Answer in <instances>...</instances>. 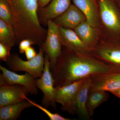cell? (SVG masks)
Here are the masks:
<instances>
[{
  "mask_svg": "<svg viewBox=\"0 0 120 120\" xmlns=\"http://www.w3.org/2000/svg\"><path fill=\"white\" fill-rule=\"evenodd\" d=\"M65 47L51 70L55 87L68 85L94 74L116 72L90 53H82Z\"/></svg>",
  "mask_w": 120,
  "mask_h": 120,
  "instance_id": "obj_1",
  "label": "cell"
},
{
  "mask_svg": "<svg viewBox=\"0 0 120 120\" xmlns=\"http://www.w3.org/2000/svg\"><path fill=\"white\" fill-rule=\"evenodd\" d=\"M13 17V27L16 42L25 39L42 46L47 32L41 26L38 16V0H7Z\"/></svg>",
  "mask_w": 120,
  "mask_h": 120,
  "instance_id": "obj_2",
  "label": "cell"
},
{
  "mask_svg": "<svg viewBox=\"0 0 120 120\" xmlns=\"http://www.w3.org/2000/svg\"><path fill=\"white\" fill-rule=\"evenodd\" d=\"M41 47L34 58L31 60H23L18 54L11 55L6 63L9 68L14 71H25L29 73L35 79L41 77L44 70L45 57Z\"/></svg>",
  "mask_w": 120,
  "mask_h": 120,
  "instance_id": "obj_3",
  "label": "cell"
},
{
  "mask_svg": "<svg viewBox=\"0 0 120 120\" xmlns=\"http://www.w3.org/2000/svg\"><path fill=\"white\" fill-rule=\"evenodd\" d=\"M48 30L46 38L41 48L49 59L52 70L56 64L62 52V44L60 37L59 26L53 20L47 22Z\"/></svg>",
  "mask_w": 120,
  "mask_h": 120,
  "instance_id": "obj_4",
  "label": "cell"
},
{
  "mask_svg": "<svg viewBox=\"0 0 120 120\" xmlns=\"http://www.w3.org/2000/svg\"><path fill=\"white\" fill-rule=\"evenodd\" d=\"M45 64L43 73L41 77L37 79L36 84L37 88L43 94L42 103L45 107L51 106L56 109V90L54 81L50 69V62L47 55H45Z\"/></svg>",
  "mask_w": 120,
  "mask_h": 120,
  "instance_id": "obj_5",
  "label": "cell"
},
{
  "mask_svg": "<svg viewBox=\"0 0 120 120\" xmlns=\"http://www.w3.org/2000/svg\"><path fill=\"white\" fill-rule=\"evenodd\" d=\"M85 79L65 86H55L56 101L61 105L62 110L71 114L75 113V103L77 93Z\"/></svg>",
  "mask_w": 120,
  "mask_h": 120,
  "instance_id": "obj_6",
  "label": "cell"
},
{
  "mask_svg": "<svg viewBox=\"0 0 120 120\" xmlns=\"http://www.w3.org/2000/svg\"><path fill=\"white\" fill-rule=\"evenodd\" d=\"M95 57L120 73V45L112 43L97 45L90 52Z\"/></svg>",
  "mask_w": 120,
  "mask_h": 120,
  "instance_id": "obj_7",
  "label": "cell"
},
{
  "mask_svg": "<svg viewBox=\"0 0 120 120\" xmlns=\"http://www.w3.org/2000/svg\"><path fill=\"white\" fill-rule=\"evenodd\" d=\"M2 73L0 75V85H19L27 88L30 94L37 95L38 94L36 84L37 79L27 72L23 75H19L9 71L4 67L0 65Z\"/></svg>",
  "mask_w": 120,
  "mask_h": 120,
  "instance_id": "obj_8",
  "label": "cell"
},
{
  "mask_svg": "<svg viewBox=\"0 0 120 120\" xmlns=\"http://www.w3.org/2000/svg\"><path fill=\"white\" fill-rule=\"evenodd\" d=\"M91 90L112 92L120 88V73L111 72L98 73L89 77Z\"/></svg>",
  "mask_w": 120,
  "mask_h": 120,
  "instance_id": "obj_9",
  "label": "cell"
},
{
  "mask_svg": "<svg viewBox=\"0 0 120 120\" xmlns=\"http://www.w3.org/2000/svg\"><path fill=\"white\" fill-rule=\"evenodd\" d=\"M100 19L111 32L120 30V20L112 0H98Z\"/></svg>",
  "mask_w": 120,
  "mask_h": 120,
  "instance_id": "obj_10",
  "label": "cell"
},
{
  "mask_svg": "<svg viewBox=\"0 0 120 120\" xmlns=\"http://www.w3.org/2000/svg\"><path fill=\"white\" fill-rule=\"evenodd\" d=\"M30 94L24 86L19 85H0V107L25 101L24 95Z\"/></svg>",
  "mask_w": 120,
  "mask_h": 120,
  "instance_id": "obj_11",
  "label": "cell"
},
{
  "mask_svg": "<svg viewBox=\"0 0 120 120\" xmlns=\"http://www.w3.org/2000/svg\"><path fill=\"white\" fill-rule=\"evenodd\" d=\"M53 20L59 26L72 30L86 21V18L76 6L71 4L64 12Z\"/></svg>",
  "mask_w": 120,
  "mask_h": 120,
  "instance_id": "obj_12",
  "label": "cell"
},
{
  "mask_svg": "<svg viewBox=\"0 0 120 120\" xmlns=\"http://www.w3.org/2000/svg\"><path fill=\"white\" fill-rule=\"evenodd\" d=\"M59 28L62 46L75 52L82 53H90V50L75 30L59 26Z\"/></svg>",
  "mask_w": 120,
  "mask_h": 120,
  "instance_id": "obj_13",
  "label": "cell"
},
{
  "mask_svg": "<svg viewBox=\"0 0 120 120\" xmlns=\"http://www.w3.org/2000/svg\"><path fill=\"white\" fill-rule=\"evenodd\" d=\"M72 0L75 6L85 15L87 22L94 27H99L100 17L97 0Z\"/></svg>",
  "mask_w": 120,
  "mask_h": 120,
  "instance_id": "obj_14",
  "label": "cell"
},
{
  "mask_svg": "<svg viewBox=\"0 0 120 120\" xmlns=\"http://www.w3.org/2000/svg\"><path fill=\"white\" fill-rule=\"evenodd\" d=\"M91 87L89 77L86 78L80 87L76 97L75 103V112L80 118L84 120L90 118L86 108L88 94Z\"/></svg>",
  "mask_w": 120,
  "mask_h": 120,
  "instance_id": "obj_15",
  "label": "cell"
},
{
  "mask_svg": "<svg viewBox=\"0 0 120 120\" xmlns=\"http://www.w3.org/2000/svg\"><path fill=\"white\" fill-rule=\"evenodd\" d=\"M98 28L84 21L74 29V30L90 52L96 46L98 36Z\"/></svg>",
  "mask_w": 120,
  "mask_h": 120,
  "instance_id": "obj_16",
  "label": "cell"
},
{
  "mask_svg": "<svg viewBox=\"0 0 120 120\" xmlns=\"http://www.w3.org/2000/svg\"><path fill=\"white\" fill-rule=\"evenodd\" d=\"M71 0H52L47 7L41 8V18L47 23L64 12L71 5Z\"/></svg>",
  "mask_w": 120,
  "mask_h": 120,
  "instance_id": "obj_17",
  "label": "cell"
},
{
  "mask_svg": "<svg viewBox=\"0 0 120 120\" xmlns=\"http://www.w3.org/2000/svg\"><path fill=\"white\" fill-rule=\"evenodd\" d=\"M28 101L11 104L0 107V120H15L19 118L24 110L32 107Z\"/></svg>",
  "mask_w": 120,
  "mask_h": 120,
  "instance_id": "obj_18",
  "label": "cell"
},
{
  "mask_svg": "<svg viewBox=\"0 0 120 120\" xmlns=\"http://www.w3.org/2000/svg\"><path fill=\"white\" fill-rule=\"evenodd\" d=\"M107 91L90 90L86 103V108L90 116L92 117L95 109L109 98Z\"/></svg>",
  "mask_w": 120,
  "mask_h": 120,
  "instance_id": "obj_19",
  "label": "cell"
},
{
  "mask_svg": "<svg viewBox=\"0 0 120 120\" xmlns=\"http://www.w3.org/2000/svg\"><path fill=\"white\" fill-rule=\"evenodd\" d=\"M16 42L13 27L0 19V43L4 45L11 50Z\"/></svg>",
  "mask_w": 120,
  "mask_h": 120,
  "instance_id": "obj_20",
  "label": "cell"
},
{
  "mask_svg": "<svg viewBox=\"0 0 120 120\" xmlns=\"http://www.w3.org/2000/svg\"><path fill=\"white\" fill-rule=\"evenodd\" d=\"M0 18L13 27V15L7 0H0Z\"/></svg>",
  "mask_w": 120,
  "mask_h": 120,
  "instance_id": "obj_21",
  "label": "cell"
},
{
  "mask_svg": "<svg viewBox=\"0 0 120 120\" xmlns=\"http://www.w3.org/2000/svg\"><path fill=\"white\" fill-rule=\"evenodd\" d=\"M23 98L25 100L28 101L30 102L33 106H35L41 110L42 112H45L46 115L48 116L50 120H70L71 119L69 118H65L64 117L61 116L57 113H53L50 112L49 110L47 109L46 108L39 105L34 101H33L28 99L26 97V95H24L23 96Z\"/></svg>",
  "mask_w": 120,
  "mask_h": 120,
  "instance_id": "obj_22",
  "label": "cell"
},
{
  "mask_svg": "<svg viewBox=\"0 0 120 120\" xmlns=\"http://www.w3.org/2000/svg\"><path fill=\"white\" fill-rule=\"evenodd\" d=\"M10 50L2 43H0V59L1 61L7 62L11 56Z\"/></svg>",
  "mask_w": 120,
  "mask_h": 120,
  "instance_id": "obj_23",
  "label": "cell"
},
{
  "mask_svg": "<svg viewBox=\"0 0 120 120\" xmlns=\"http://www.w3.org/2000/svg\"><path fill=\"white\" fill-rule=\"evenodd\" d=\"M33 45H35L34 43L31 39H25L22 40L20 42L19 46L20 53H24L26 50Z\"/></svg>",
  "mask_w": 120,
  "mask_h": 120,
  "instance_id": "obj_24",
  "label": "cell"
},
{
  "mask_svg": "<svg viewBox=\"0 0 120 120\" xmlns=\"http://www.w3.org/2000/svg\"><path fill=\"white\" fill-rule=\"evenodd\" d=\"M24 53L27 60L34 58L38 54L34 49L31 46H30L26 50Z\"/></svg>",
  "mask_w": 120,
  "mask_h": 120,
  "instance_id": "obj_25",
  "label": "cell"
},
{
  "mask_svg": "<svg viewBox=\"0 0 120 120\" xmlns=\"http://www.w3.org/2000/svg\"><path fill=\"white\" fill-rule=\"evenodd\" d=\"M52 0H38L39 7L40 8H43Z\"/></svg>",
  "mask_w": 120,
  "mask_h": 120,
  "instance_id": "obj_26",
  "label": "cell"
},
{
  "mask_svg": "<svg viewBox=\"0 0 120 120\" xmlns=\"http://www.w3.org/2000/svg\"><path fill=\"white\" fill-rule=\"evenodd\" d=\"M116 97L120 99V88L110 92Z\"/></svg>",
  "mask_w": 120,
  "mask_h": 120,
  "instance_id": "obj_27",
  "label": "cell"
},
{
  "mask_svg": "<svg viewBox=\"0 0 120 120\" xmlns=\"http://www.w3.org/2000/svg\"></svg>",
  "mask_w": 120,
  "mask_h": 120,
  "instance_id": "obj_28",
  "label": "cell"
},
{
  "mask_svg": "<svg viewBox=\"0 0 120 120\" xmlns=\"http://www.w3.org/2000/svg\"><path fill=\"white\" fill-rule=\"evenodd\" d=\"M97 0V1H98V0Z\"/></svg>",
  "mask_w": 120,
  "mask_h": 120,
  "instance_id": "obj_29",
  "label": "cell"
}]
</instances>
